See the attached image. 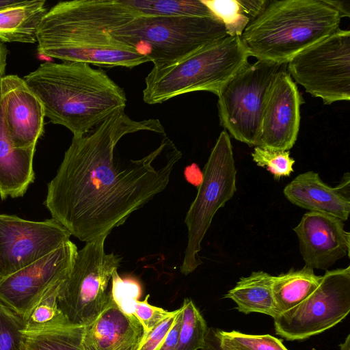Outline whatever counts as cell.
Segmentation results:
<instances>
[{
  "mask_svg": "<svg viewBox=\"0 0 350 350\" xmlns=\"http://www.w3.org/2000/svg\"><path fill=\"white\" fill-rule=\"evenodd\" d=\"M350 312V266L326 271L318 287L291 309L273 318L275 333L302 340L341 322Z\"/></svg>",
  "mask_w": 350,
  "mask_h": 350,
  "instance_id": "8fae6325",
  "label": "cell"
},
{
  "mask_svg": "<svg viewBox=\"0 0 350 350\" xmlns=\"http://www.w3.org/2000/svg\"><path fill=\"white\" fill-rule=\"evenodd\" d=\"M202 173V181L184 221L187 228L188 240L180 272L185 275L192 273L202 263L199 252L213 218L237 191V169L230 136L226 131L219 134Z\"/></svg>",
  "mask_w": 350,
  "mask_h": 350,
  "instance_id": "8992f818",
  "label": "cell"
},
{
  "mask_svg": "<svg viewBox=\"0 0 350 350\" xmlns=\"http://www.w3.org/2000/svg\"><path fill=\"white\" fill-rule=\"evenodd\" d=\"M224 24L230 37H241L251 22L239 0H201Z\"/></svg>",
  "mask_w": 350,
  "mask_h": 350,
  "instance_id": "83f0119b",
  "label": "cell"
},
{
  "mask_svg": "<svg viewBox=\"0 0 350 350\" xmlns=\"http://www.w3.org/2000/svg\"><path fill=\"white\" fill-rule=\"evenodd\" d=\"M7 55L8 50L5 46L0 42V85L2 78L5 76Z\"/></svg>",
  "mask_w": 350,
  "mask_h": 350,
  "instance_id": "f35d334b",
  "label": "cell"
},
{
  "mask_svg": "<svg viewBox=\"0 0 350 350\" xmlns=\"http://www.w3.org/2000/svg\"><path fill=\"white\" fill-rule=\"evenodd\" d=\"M202 350H234L222 345L211 332L208 328L205 345Z\"/></svg>",
  "mask_w": 350,
  "mask_h": 350,
  "instance_id": "74e56055",
  "label": "cell"
},
{
  "mask_svg": "<svg viewBox=\"0 0 350 350\" xmlns=\"http://www.w3.org/2000/svg\"><path fill=\"white\" fill-rule=\"evenodd\" d=\"M60 286L50 292L33 310L27 321L28 324L34 325L46 324L62 314L57 304Z\"/></svg>",
  "mask_w": 350,
  "mask_h": 350,
  "instance_id": "1f68e13d",
  "label": "cell"
},
{
  "mask_svg": "<svg viewBox=\"0 0 350 350\" xmlns=\"http://www.w3.org/2000/svg\"><path fill=\"white\" fill-rule=\"evenodd\" d=\"M182 324V308L176 323L172 327L158 350H175L178 341Z\"/></svg>",
  "mask_w": 350,
  "mask_h": 350,
  "instance_id": "836d02e7",
  "label": "cell"
},
{
  "mask_svg": "<svg viewBox=\"0 0 350 350\" xmlns=\"http://www.w3.org/2000/svg\"><path fill=\"white\" fill-rule=\"evenodd\" d=\"M35 147L16 148L8 137L0 98V198L23 196L34 180Z\"/></svg>",
  "mask_w": 350,
  "mask_h": 350,
  "instance_id": "ffe728a7",
  "label": "cell"
},
{
  "mask_svg": "<svg viewBox=\"0 0 350 350\" xmlns=\"http://www.w3.org/2000/svg\"><path fill=\"white\" fill-rule=\"evenodd\" d=\"M18 0H0V8H5L15 3Z\"/></svg>",
  "mask_w": 350,
  "mask_h": 350,
  "instance_id": "60d3db41",
  "label": "cell"
},
{
  "mask_svg": "<svg viewBox=\"0 0 350 350\" xmlns=\"http://www.w3.org/2000/svg\"><path fill=\"white\" fill-rule=\"evenodd\" d=\"M0 98L6 133L13 147H36L44 132L45 116L40 100L16 75L2 78Z\"/></svg>",
  "mask_w": 350,
  "mask_h": 350,
  "instance_id": "9a60e30c",
  "label": "cell"
},
{
  "mask_svg": "<svg viewBox=\"0 0 350 350\" xmlns=\"http://www.w3.org/2000/svg\"><path fill=\"white\" fill-rule=\"evenodd\" d=\"M286 198L293 204L337 217L343 221L350 213V176L344 174L335 187L325 184L319 174L308 171L299 174L284 189Z\"/></svg>",
  "mask_w": 350,
  "mask_h": 350,
  "instance_id": "ac0fdd59",
  "label": "cell"
},
{
  "mask_svg": "<svg viewBox=\"0 0 350 350\" xmlns=\"http://www.w3.org/2000/svg\"><path fill=\"white\" fill-rule=\"evenodd\" d=\"M149 297L150 295H147L143 301H139L134 295L129 301L132 305L131 313L136 317L143 328L142 336L148 334L156 325L172 313V311L165 310L162 308L150 304L148 301Z\"/></svg>",
  "mask_w": 350,
  "mask_h": 350,
  "instance_id": "4dcf8cb0",
  "label": "cell"
},
{
  "mask_svg": "<svg viewBox=\"0 0 350 350\" xmlns=\"http://www.w3.org/2000/svg\"><path fill=\"white\" fill-rule=\"evenodd\" d=\"M182 308V324L175 350H198L205 345L208 327L193 301L184 299Z\"/></svg>",
  "mask_w": 350,
  "mask_h": 350,
  "instance_id": "484cf974",
  "label": "cell"
},
{
  "mask_svg": "<svg viewBox=\"0 0 350 350\" xmlns=\"http://www.w3.org/2000/svg\"><path fill=\"white\" fill-rule=\"evenodd\" d=\"M287 64L258 60L234 75L220 90V125L235 139L258 146L262 115L271 83Z\"/></svg>",
  "mask_w": 350,
  "mask_h": 350,
  "instance_id": "9c48e42d",
  "label": "cell"
},
{
  "mask_svg": "<svg viewBox=\"0 0 350 350\" xmlns=\"http://www.w3.org/2000/svg\"><path fill=\"white\" fill-rule=\"evenodd\" d=\"M159 120L118 111L87 134L73 136L44 204L52 218L88 243L105 239L163 191L181 152Z\"/></svg>",
  "mask_w": 350,
  "mask_h": 350,
  "instance_id": "6da1fadb",
  "label": "cell"
},
{
  "mask_svg": "<svg viewBox=\"0 0 350 350\" xmlns=\"http://www.w3.org/2000/svg\"><path fill=\"white\" fill-rule=\"evenodd\" d=\"M321 275L304 266L273 277V296L276 317L299 304L318 287Z\"/></svg>",
  "mask_w": 350,
  "mask_h": 350,
  "instance_id": "cb8c5ba5",
  "label": "cell"
},
{
  "mask_svg": "<svg viewBox=\"0 0 350 350\" xmlns=\"http://www.w3.org/2000/svg\"><path fill=\"white\" fill-rule=\"evenodd\" d=\"M139 16H181L217 18L201 0H126Z\"/></svg>",
  "mask_w": 350,
  "mask_h": 350,
  "instance_id": "d4e9b609",
  "label": "cell"
},
{
  "mask_svg": "<svg viewBox=\"0 0 350 350\" xmlns=\"http://www.w3.org/2000/svg\"><path fill=\"white\" fill-rule=\"evenodd\" d=\"M142 335L139 321L110 291L103 310L83 326L81 345L83 350H136Z\"/></svg>",
  "mask_w": 350,
  "mask_h": 350,
  "instance_id": "e0dca14e",
  "label": "cell"
},
{
  "mask_svg": "<svg viewBox=\"0 0 350 350\" xmlns=\"http://www.w3.org/2000/svg\"><path fill=\"white\" fill-rule=\"evenodd\" d=\"M224 347L234 350H288L282 341L271 335H253L237 331L209 328Z\"/></svg>",
  "mask_w": 350,
  "mask_h": 350,
  "instance_id": "4316f807",
  "label": "cell"
},
{
  "mask_svg": "<svg viewBox=\"0 0 350 350\" xmlns=\"http://www.w3.org/2000/svg\"><path fill=\"white\" fill-rule=\"evenodd\" d=\"M239 2L252 22L263 12L269 0H239Z\"/></svg>",
  "mask_w": 350,
  "mask_h": 350,
  "instance_id": "e575fe53",
  "label": "cell"
},
{
  "mask_svg": "<svg viewBox=\"0 0 350 350\" xmlns=\"http://www.w3.org/2000/svg\"><path fill=\"white\" fill-rule=\"evenodd\" d=\"M288 72L314 97L329 105L350 99V31L338 29L287 63Z\"/></svg>",
  "mask_w": 350,
  "mask_h": 350,
  "instance_id": "30bf717a",
  "label": "cell"
},
{
  "mask_svg": "<svg viewBox=\"0 0 350 350\" xmlns=\"http://www.w3.org/2000/svg\"><path fill=\"white\" fill-rule=\"evenodd\" d=\"M105 241L86 243L77 251L70 273L59 288L57 307L74 323H88L107 302L108 284L121 258L105 252Z\"/></svg>",
  "mask_w": 350,
  "mask_h": 350,
  "instance_id": "ba28073f",
  "label": "cell"
},
{
  "mask_svg": "<svg viewBox=\"0 0 350 350\" xmlns=\"http://www.w3.org/2000/svg\"><path fill=\"white\" fill-rule=\"evenodd\" d=\"M109 35L135 48L154 67L172 64L229 37L219 18L181 16H137Z\"/></svg>",
  "mask_w": 350,
  "mask_h": 350,
  "instance_id": "5b68a950",
  "label": "cell"
},
{
  "mask_svg": "<svg viewBox=\"0 0 350 350\" xmlns=\"http://www.w3.org/2000/svg\"><path fill=\"white\" fill-rule=\"evenodd\" d=\"M184 175L187 181L196 187H198L202 181V171L196 163L187 166L184 171Z\"/></svg>",
  "mask_w": 350,
  "mask_h": 350,
  "instance_id": "d590c367",
  "label": "cell"
},
{
  "mask_svg": "<svg viewBox=\"0 0 350 350\" xmlns=\"http://www.w3.org/2000/svg\"><path fill=\"white\" fill-rule=\"evenodd\" d=\"M340 21L325 0H269L240 38L249 57L287 64L339 29Z\"/></svg>",
  "mask_w": 350,
  "mask_h": 350,
  "instance_id": "3957f363",
  "label": "cell"
},
{
  "mask_svg": "<svg viewBox=\"0 0 350 350\" xmlns=\"http://www.w3.org/2000/svg\"><path fill=\"white\" fill-rule=\"evenodd\" d=\"M339 350H350V334L346 337L345 341L339 345Z\"/></svg>",
  "mask_w": 350,
  "mask_h": 350,
  "instance_id": "ab89813d",
  "label": "cell"
},
{
  "mask_svg": "<svg viewBox=\"0 0 350 350\" xmlns=\"http://www.w3.org/2000/svg\"><path fill=\"white\" fill-rule=\"evenodd\" d=\"M77 247L70 240L0 281V301L27 321L33 310L67 278Z\"/></svg>",
  "mask_w": 350,
  "mask_h": 350,
  "instance_id": "7c38bea8",
  "label": "cell"
},
{
  "mask_svg": "<svg viewBox=\"0 0 350 350\" xmlns=\"http://www.w3.org/2000/svg\"><path fill=\"white\" fill-rule=\"evenodd\" d=\"M42 103L45 117L83 136L124 111V90L101 69L77 62H45L23 78Z\"/></svg>",
  "mask_w": 350,
  "mask_h": 350,
  "instance_id": "7a4b0ae2",
  "label": "cell"
},
{
  "mask_svg": "<svg viewBox=\"0 0 350 350\" xmlns=\"http://www.w3.org/2000/svg\"><path fill=\"white\" fill-rule=\"evenodd\" d=\"M302 98L287 68L273 77L267 92L258 147L287 151L294 146L300 125Z\"/></svg>",
  "mask_w": 350,
  "mask_h": 350,
  "instance_id": "5bb4252c",
  "label": "cell"
},
{
  "mask_svg": "<svg viewBox=\"0 0 350 350\" xmlns=\"http://www.w3.org/2000/svg\"><path fill=\"white\" fill-rule=\"evenodd\" d=\"M273 275L262 271H254L241 277L234 288L224 295L237 304V309L244 314L262 313L276 317L273 296Z\"/></svg>",
  "mask_w": 350,
  "mask_h": 350,
  "instance_id": "603a6c76",
  "label": "cell"
},
{
  "mask_svg": "<svg viewBox=\"0 0 350 350\" xmlns=\"http://www.w3.org/2000/svg\"><path fill=\"white\" fill-rule=\"evenodd\" d=\"M252 157L257 165L266 168L276 180L289 176L293 172L295 161L290 157L289 150H273L256 146Z\"/></svg>",
  "mask_w": 350,
  "mask_h": 350,
  "instance_id": "f546056e",
  "label": "cell"
},
{
  "mask_svg": "<svg viewBox=\"0 0 350 350\" xmlns=\"http://www.w3.org/2000/svg\"><path fill=\"white\" fill-rule=\"evenodd\" d=\"M180 310L181 308L172 311L171 315L156 325L148 334L142 336L136 350H158L176 323Z\"/></svg>",
  "mask_w": 350,
  "mask_h": 350,
  "instance_id": "d6a6232c",
  "label": "cell"
},
{
  "mask_svg": "<svg viewBox=\"0 0 350 350\" xmlns=\"http://www.w3.org/2000/svg\"><path fill=\"white\" fill-rule=\"evenodd\" d=\"M27 321L0 301V350H23Z\"/></svg>",
  "mask_w": 350,
  "mask_h": 350,
  "instance_id": "f1b7e54d",
  "label": "cell"
},
{
  "mask_svg": "<svg viewBox=\"0 0 350 350\" xmlns=\"http://www.w3.org/2000/svg\"><path fill=\"white\" fill-rule=\"evenodd\" d=\"M137 16L124 0L60 1L48 10L38 26V52L57 44L108 36Z\"/></svg>",
  "mask_w": 350,
  "mask_h": 350,
  "instance_id": "52a82bcc",
  "label": "cell"
},
{
  "mask_svg": "<svg viewBox=\"0 0 350 350\" xmlns=\"http://www.w3.org/2000/svg\"><path fill=\"white\" fill-rule=\"evenodd\" d=\"M325 1L334 8L340 14V17L350 16V5L348 1H332L325 0Z\"/></svg>",
  "mask_w": 350,
  "mask_h": 350,
  "instance_id": "8d00e7d4",
  "label": "cell"
},
{
  "mask_svg": "<svg viewBox=\"0 0 350 350\" xmlns=\"http://www.w3.org/2000/svg\"><path fill=\"white\" fill-rule=\"evenodd\" d=\"M240 37H227L172 64L152 68L145 79L143 100L149 105L197 91L217 96L248 64Z\"/></svg>",
  "mask_w": 350,
  "mask_h": 350,
  "instance_id": "277c9868",
  "label": "cell"
},
{
  "mask_svg": "<svg viewBox=\"0 0 350 350\" xmlns=\"http://www.w3.org/2000/svg\"><path fill=\"white\" fill-rule=\"evenodd\" d=\"M44 0L20 1L0 8V41L33 44L38 26L48 12Z\"/></svg>",
  "mask_w": 350,
  "mask_h": 350,
  "instance_id": "44dd1931",
  "label": "cell"
},
{
  "mask_svg": "<svg viewBox=\"0 0 350 350\" xmlns=\"http://www.w3.org/2000/svg\"><path fill=\"white\" fill-rule=\"evenodd\" d=\"M83 326L70 321L62 313L46 324L27 323L23 331V350H83Z\"/></svg>",
  "mask_w": 350,
  "mask_h": 350,
  "instance_id": "7402d4cb",
  "label": "cell"
},
{
  "mask_svg": "<svg viewBox=\"0 0 350 350\" xmlns=\"http://www.w3.org/2000/svg\"><path fill=\"white\" fill-rule=\"evenodd\" d=\"M344 221L332 215L309 211L293 228L305 266L327 270L338 260L349 257L350 233Z\"/></svg>",
  "mask_w": 350,
  "mask_h": 350,
  "instance_id": "2e32d148",
  "label": "cell"
},
{
  "mask_svg": "<svg viewBox=\"0 0 350 350\" xmlns=\"http://www.w3.org/2000/svg\"><path fill=\"white\" fill-rule=\"evenodd\" d=\"M70 237L53 218L36 221L0 215V281L59 247Z\"/></svg>",
  "mask_w": 350,
  "mask_h": 350,
  "instance_id": "4fadbf2b",
  "label": "cell"
},
{
  "mask_svg": "<svg viewBox=\"0 0 350 350\" xmlns=\"http://www.w3.org/2000/svg\"><path fill=\"white\" fill-rule=\"evenodd\" d=\"M39 53L63 62H77L103 67L133 68L150 62L135 48L111 36L68 42L45 49Z\"/></svg>",
  "mask_w": 350,
  "mask_h": 350,
  "instance_id": "d6986e66",
  "label": "cell"
}]
</instances>
